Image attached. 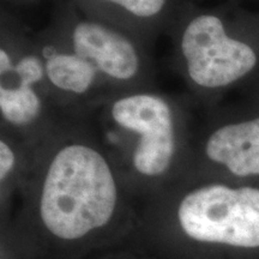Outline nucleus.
<instances>
[{
  "instance_id": "f257e3e1",
  "label": "nucleus",
  "mask_w": 259,
  "mask_h": 259,
  "mask_svg": "<svg viewBox=\"0 0 259 259\" xmlns=\"http://www.w3.org/2000/svg\"><path fill=\"white\" fill-rule=\"evenodd\" d=\"M88 118L64 116L37 142L47 156L38 213L58 238L74 240L111 221L119 187Z\"/></svg>"
},
{
  "instance_id": "7ed1b4c3",
  "label": "nucleus",
  "mask_w": 259,
  "mask_h": 259,
  "mask_svg": "<svg viewBox=\"0 0 259 259\" xmlns=\"http://www.w3.org/2000/svg\"><path fill=\"white\" fill-rule=\"evenodd\" d=\"M97 111L100 134L111 145L127 149L132 168L147 179L169 173L190 142L185 108L155 89L114 94Z\"/></svg>"
},
{
  "instance_id": "6e6552de",
  "label": "nucleus",
  "mask_w": 259,
  "mask_h": 259,
  "mask_svg": "<svg viewBox=\"0 0 259 259\" xmlns=\"http://www.w3.org/2000/svg\"><path fill=\"white\" fill-rule=\"evenodd\" d=\"M85 17L119 29L149 47L164 29H170L169 0H88Z\"/></svg>"
},
{
  "instance_id": "39448f33",
  "label": "nucleus",
  "mask_w": 259,
  "mask_h": 259,
  "mask_svg": "<svg viewBox=\"0 0 259 259\" xmlns=\"http://www.w3.org/2000/svg\"><path fill=\"white\" fill-rule=\"evenodd\" d=\"M97 70L111 95L154 89L156 69L148 46L111 25L71 14L53 27Z\"/></svg>"
},
{
  "instance_id": "0eeeda50",
  "label": "nucleus",
  "mask_w": 259,
  "mask_h": 259,
  "mask_svg": "<svg viewBox=\"0 0 259 259\" xmlns=\"http://www.w3.org/2000/svg\"><path fill=\"white\" fill-rule=\"evenodd\" d=\"M199 134L206 163L235 179L259 178V96L251 106L215 115Z\"/></svg>"
},
{
  "instance_id": "423d86ee",
  "label": "nucleus",
  "mask_w": 259,
  "mask_h": 259,
  "mask_svg": "<svg viewBox=\"0 0 259 259\" xmlns=\"http://www.w3.org/2000/svg\"><path fill=\"white\" fill-rule=\"evenodd\" d=\"M51 101L61 114L88 118L111 96L95 67L74 52L56 29L34 35Z\"/></svg>"
},
{
  "instance_id": "20e7f679",
  "label": "nucleus",
  "mask_w": 259,
  "mask_h": 259,
  "mask_svg": "<svg viewBox=\"0 0 259 259\" xmlns=\"http://www.w3.org/2000/svg\"><path fill=\"white\" fill-rule=\"evenodd\" d=\"M177 216L197 241L259 247V186L216 180L196 186L181 197Z\"/></svg>"
},
{
  "instance_id": "f03ea898",
  "label": "nucleus",
  "mask_w": 259,
  "mask_h": 259,
  "mask_svg": "<svg viewBox=\"0 0 259 259\" xmlns=\"http://www.w3.org/2000/svg\"><path fill=\"white\" fill-rule=\"evenodd\" d=\"M173 59L192 95L213 105L229 90L259 79V19L194 12L169 29Z\"/></svg>"
},
{
  "instance_id": "1a4fd4ad",
  "label": "nucleus",
  "mask_w": 259,
  "mask_h": 259,
  "mask_svg": "<svg viewBox=\"0 0 259 259\" xmlns=\"http://www.w3.org/2000/svg\"><path fill=\"white\" fill-rule=\"evenodd\" d=\"M255 84H257V93H259V79L255 82Z\"/></svg>"
}]
</instances>
